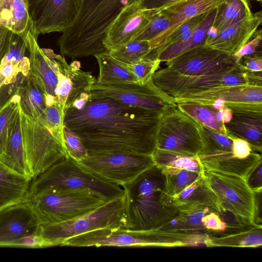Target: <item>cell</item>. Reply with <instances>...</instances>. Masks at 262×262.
Wrapping results in <instances>:
<instances>
[{"label": "cell", "mask_w": 262, "mask_h": 262, "mask_svg": "<svg viewBox=\"0 0 262 262\" xmlns=\"http://www.w3.org/2000/svg\"><path fill=\"white\" fill-rule=\"evenodd\" d=\"M170 16L164 9L157 10L143 31L135 39L150 41L168 27Z\"/></svg>", "instance_id": "7bdbcfd3"}, {"label": "cell", "mask_w": 262, "mask_h": 262, "mask_svg": "<svg viewBox=\"0 0 262 262\" xmlns=\"http://www.w3.org/2000/svg\"><path fill=\"white\" fill-rule=\"evenodd\" d=\"M203 147L200 125L177 104L161 113L156 148L197 156Z\"/></svg>", "instance_id": "30bf717a"}, {"label": "cell", "mask_w": 262, "mask_h": 262, "mask_svg": "<svg viewBox=\"0 0 262 262\" xmlns=\"http://www.w3.org/2000/svg\"><path fill=\"white\" fill-rule=\"evenodd\" d=\"M88 189L106 201L124 194L122 187L91 173L68 157L51 166L30 183L27 196L47 191Z\"/></svg>", "instance_id": "5b68a950"}, {"label": "cell", "mask_w": 262, "mask_h": 262, "mask_svg": "<svg viewBox=\"0 0 262 262\" xmlns=\"http://www.w3.org/2000/svg\"><path fill=\"white\" fill-rule=\"evenodd\" d=\"M261 21V12H257L212 37L208 36L204 45L232 56L247 43Z\"/></svg>", "instance_id": "44dd1931"}, {"label": "cell", "mask_w": 262, "mask_h": 262, "mask_svg": "<svg viewBox=\"0 0 262 262\" xmlns=\"http://www.w3.org/2000/svg\"><path fill=\"white\" fill-rule=\"evenodd\" d=\"M230 121L225 124L232 136L247 141L252 149L262 151V108H237L231 110Z\"/></svg>", "instance_id": "603a6c76"}, {"label": "cell", "mask_w": 262, "mask_h": 262, "mask_svg": "<svg viewBox=\"0 0 262 262\" xmlns=\"http://www.w3.org/2000/svg\"><path fill=\"white\" fill-rule=\"evenodd\" d=\"M261 30H256L249 40L237 52L231 56L233 61L238 63L244 56L255 53L258 48H261Z\"/></svg>", "instance_id": "bcb514c9"}, {"label": "cell", "mask_w": 262, "mask_h": 262, "mask_svg": "<svg viewBox=\"0 0 262 262\" xmlns=\"http://www.w3.org/2000/svg\"><path fill=\"white\" fill-rule=\"evenodd\" d=\"M161 113L109 98L90 99L79 109L64 111V126L80 139L88 155L124 152L151 156Z\"/></svg>", "instance_id": "6da1fadb"}, {"label": "cell", "mask_w": 262, "mask_h": 262, "mask_svg": "<svg viewBox=\"0 0 262 262\" xmlns=\"http://www.w3.org/2000/svg\"><path fill=\"white\" fill-rule=\"evenodd\" d=\"M224 0H181L164 8L170 16L168 27L149 41L151 52L160 48L170 34L185 20L217 8Z\"/></svg>", "instance_id": "cb8c5ba5"}, {"label": "cell", "mask_w": 262, "mask_h": 262, "mask_svg": "<svg viewBox=\"0 0 262 262\" xmlns=\"http://www.w3.org/2000/svg\"><path fill=\"white\" fill-rule=\"evenodd\" d=\"M254 192L255 193V212L253 223L255 225L261 226L262 190Z\"/></svg>", "instance_id": "db71d44e"}, {"label": "cell", "mask_w": 262, "mask_h": 262, "mask_svg": "<svg viewBox=\"0 0 262 262\" xmlns=\"http://www.w3.org/2000/svg\"><path fill=\"white\" fill-rule=\"evenodd\" d=\"M152 79L155 85L172 97L227 86H262L261 71H248L239 63L230 70L201 76L184 75L166 67L156 71Z\"/></svg>", "instance_id": "8992f818"}, {"label": "cell", "mask_w": 262, "mask_h": 262, "mask_svg": "<svg viewBox=\"0 0 262 262\" xmlns=\"http://www.w3.org/2000/svg\"><path fill=\"white\" fill-rule=\"evenodd\" d=\"M136 0H81L78 13L58 40L61 54L72 59L107 52V29L126 7Z\"/></svg>", "instance_id": "7a4b0ae2"}, {"label": "cell", "mask_w": 262, "mask_h": 262, "mask_svg": "<svg viewBox=\"0 0 262 262\" xmlns=\"http://www.w3.org/2000/svg\"><path fill=\"white\" fill-rule=\"evenodd\" d=\"M203 147L197 156L205 169L237 175L246 179L253 167L262 161L260 153L255 151L246 159L237 155L233 136H227L200 125Z\"/></svg>", "instance_id": "9c48e42d"}, {"label": "cell", "mask_w": 262, "mask_h": 262, "mask_svg": "<svg viewBox=\"0 0 262 262\" xmlns=\"http://www.w3.org/2000/svg\"><path fill=\"white\" fill-rule=\"evenodd\" d=\"M45 114L47 126L54 135L65 145L63 133L64 116L63 108L59 103L54 102L47 104Z\"/></svg>", "instance_id": "b9f144b4"}, {"label": "cell", "mask_w": 262, "mask_h": 262, "mask_svg": "<svg viewBox=\"0 0 262 262\" xmlns=\"http://www.w3.org/2000/svg\"><path fill=\"white\" fill-rule=\"evenodd\" d=\"M205 227L209 230L217 232H224L228 228L227 224L216 212H210L205 214L202 219Z\"/></svg>", "instance_id": "7dc6e473"}, {"label": "cell", "mask_w": 262, "mask_h": 262, "mask_svg": "<svg viewBox=\"0 0 262 262\" xmlns=\"http://www.w3.org/2000/svg\"><path fill=\"white\" fill-rule=\"evenodd\" d=\"M19 107L25 115L45 120L47 95L35 78L30 73L26 83L18 92Z\"/></svg>", "instance_id": "f1b7e54d"}, {"label": "cell", "mask_w": 262, "mask_h": 262, "mask_svg": "<svg viewBox=\"0 0 262 262\" xmlns=\"http://www.w3.org/2000/svg\"><path fill=\"white\" fill-rule=\"evenodd\" d=\"M162 201L165 205L174 207L179 211L209 207L219 214L221 212L217 198L203 176L179 193L162 199Z\"/></svg>", "instance_id": "7402d4cb"}, {"label": "cell", "mask_w": 262, "mask_h": 262, "mask_svg": "<svg viewBox=\"0 0 262 262\" xmlns=\"http://www.w3.org/2000/svg\"><path fill=\"white\" fill-rule=\"evenodd\" d=\"M209 105L215 110H220L226 107V103L221 100H215L209 104H204Z\"/></svg>", "instance_id": "9f6ffc18"}, {"label": "cell", "mask_w": 262, "mask_h": 262, "mask_svg": "<svg viewBox=\"0 0 262 262\" xmlns=\"http://www.w3.org/2000/svg\"><path fill=\"white\" fill-rule=\"evenodd\" d=\"M167 68L178 74L201 76L224 72L235 67L231 56L201 45L166 62Z\"/></svg>", "instance_id": "9a60e30c"}, {"label": "cell", "mask_w": 262, "mask_h": 262, "mask_svg": "<svg viewBox=\"0 0 262 262\" xmlns=\"http://www.w3.org/2000/svg\"><path fill=\"white\" fill-rule=\"evenodd\" d=\"M262 245V226L252 225L232 233L220 236L209 235L205 246L258 247Z\"/></svg>", "instance_id": "d6a6232c"}, {"label": "cell", "mask_w": 262, "mask_h": 262, "mask_svg": "<svg viewBox=\"0 0 262 262\" xmlns=\"http://www.w3.org/2000/svg\"><path fill=\"white\" fill-rule=\"evenodd\" d=\"M6 0H0V8L4 4Z\"/></svg>", "instance_id": "6f0895ef"}, {"label": "cell", "mask_w": 262, "mask_h": 262, "mask_svg": "<svg viewBox=\"0 0 262 262\" xmlns=\"http://www.w3.org/2000/svg\"><path fill=\"white\" fill-rule=\"evenodd\" d=\"M33 23L27 0H6L0 8V28H6L23 38Z\"/></svg>", "instance_id": "83f0119b"}, {"label": "cell", "mask_w": 262, "mask_h": 262, "mask_svg": "<svg viewBox=\"0 0 262 262\" xmlns=\"http://www.w3.org/2000/svg\"><path fill=\"white\" fill-rule=\"evenodd\" d=\"M40 223L29 204L23 202L0 210V246H19L36 235Z\"/></svg>", "instance_id": "d6986e66"}, {"label": "cell", "mask_w": 262, "mask_h": 262, "mask_svg": "<svg viewBox=\"0 0 262 262\" xmlns=\"http://www.w3.org/2000/svg\"><path fill=\"white\" fill-rule=\"evenodd\" d=\"M109 98L124 105L162 112L177 104L172 97L155 85L152 79L144 85H103L96 83L90 99Z\"/></svg>", "instance_id": "4fadbf2b"}, {"label": "cell", "mask_w": 262, "mask_h": 262, "mask_svg": "<svg viewBox=\"0 0 262 262\" xmlns=\"http://www.w3.org/2000/svg\"><path fill=\"white\" fill-rule=\"evenodd\" d=\"M78 162L91 173L121 187L155 165L151 156L124 152L89 155Z\"/></svg>", "instance_id": "8fae6325"}, {"label": "cell", "mask_w": 262, "mask_h": 262, "mask_svg": "<svg viewBox=\"0 0 262 262\" xmlns=\"http://www.w3.org/2000/svg\"><path fill=\"white\" fill-rule=\"evenodd\" d=\"M165 183L162 169L155 164L122 186L126 197L128 229H159L180 213L177 208L167 206L162 201Z\"/></svg>", "instance_id": "3957f363"}, {"label": "cell", "mask_w": 262, "mask_h": 262, "mask_svg": "<svg viewBox=\"0 0 262 262\" xmlns=\"http://www.w3.org/2000/svg\"><path fill=\"white\" fill-rule=\"evenodd\" d=\"M177 105L180 110L200 125L226 136H232L222 122V109L215 110L208 105L192 102H181Z\"/></svg>", "instance_id": "836d02e7"}, {"label": "cell", "mask_w": 262, "mask_h": 262, "mask_svg": "<svg viewBox=\"0 0 262 262\" xmlns=\"http://www.w3.org/2000/svg\"><path fill=\"white\" fill-rule=\"evenodd\" d=\"M48 1L27 0L29 14L34 23L45 8Z\"/></svg>", "instance_id": "f5cc1de1"}, {"label": "cell", "mask_w": 262, "mask_h": 262, "mask_svg": "<svg viewBox=\"0 0 262 262\" xmlns=\"http://www.w3.org/2000/svg\"><path fill=\"white\" fill-rule=\"evenodd\" d=\"M155 164L163 169H185L203 173L204 168L198 156L156 148L151 155Z\"/></svg>", "instance_id": "e575fe53"}, {"label": "cell", "mask_w": 262, "mask_h": 262, "mask_svg": "<svg viewBox=\"0 0 262 262\" xmlns=\"http://www.w3.org/2000/svg\"><path fill=\"white\" fill-rule=\"evenodd\" d=\"M216 12V8L210 11L203 21L187 40L163 48L156 53L155 58L161 62H167L195 47L204 45L212 27Z\"/></svg>", "instance_id": "f546056e"}, {"label": "cell", "mask_w": 262, "mask_h": 262, "mask_svg": "<svg viewBox=\"0 0 262 262\" xmlns=\"http://www.w3.org/2000/svg\"><path fill=\"white\" fill-rule=\"evenodd\" d=\"M159 247L152 230L106 227L81 234L64 241L61 246Z\"/></svg>", "instance_id": "2e32d148"}, {"label": "cell", "mask_w": 262, "mask_h": 262, "mask_svg": "<svg viewBox=\"0 0 262 262\" xmlns=\"http://www.w3.org/2000/svg\"><path fill=\"white\" fill-rule=\"evenodd\" d=\"M232 117V110L226 106L223 109L222 121L224 124L227 123L230 121Z\"/></svg>", "instance_id": "11a10c76"}, {"label": "cell", "mask_w": 262, "mask_h": 262, "mask_svg": "<svg viewBox=\"0 0 262 262\" xmlns=\"http://www.w3.org/2000/svg\"><path fill=\"white\" fill-rule=\"evenodd\" d=\"M40 225L64 222L86 213L106 201L88 189L47 191L27 196Z\"/></svg>", "instance_id": "52a82bcc"}, {"label": "cell", "mask_w": 262, "mask_h": 262, "mask_svg": "<svg viewBox=\"0 0 262 262\" xmlns=\"http://www.w3.org/2000/svg\"><path fill=\"white\" fill-rule=\"evenodd\" d=\"M12 33L6 28H0V65L9 50Z\"/></svg>", "instance_id": "816d5d0a"}, {"label": "cell", "mask_w": 262, "mask_h": 262, "mask_svg": "<svg viewBox=\"0 0 262 262\" xmlns=\"http://www.w3.org/2000/svg\"><path fill=\"white\" fill-rule=\"evenodd\" d=\"M107 52L119 61L133 64L144 58L148 57L151 49L149 41L134 40Z\"/></svg>", "instance_id": "74e56055"}, {"label": "cell", "mask_w": 262, "mask_h": 262, "mask_svg": "<svg viewBox=\"0 0 262 262\" xmlns=\"http://www.w3.org/2000/svg\"><path fill=\"white\" fill-rule=\"evenodd\" d=\"M94 56L99 68L96 83L103 85L139 84L127 64L115 59L108 52L97 54Z\"/></svg>", "instance_id": "4316f807"}, {"label": "cell", "mask_w": 262, "mask_h": 262, "mask_svg": "<svg viewBox=\"0 0 262 262\" xmlns=\"http://www.w3.org/2000/svg\"><path fill=\"white\" fill-rule=\"evenodd\" d=\"M156 11L140 7L136 1L124 8L106 30L103 45L107 51L135 40L145 29Z\"/></svg>", "instance_id": "ac0fdd59"}, {"label": "cell", "mask_w": 262, "mask_h": 262, "mask_svg": "<svg viewBox=\"0 0 262 262\" xmlns=\"http://www.w3.org/2000/svg\"><path fill=\"white\" fill-rule=\"evenodd\" d=\"M181 0H136L139 6L144 9L159 10Z\"/></svg>", "instance_id": "f907efd6"}, {"label": "cell", "mask_w": 262, "mask_h": 262, "mask_svg": "<svg viewBox=\"0 0 262 262\" xmlns=\"http://www.w3.org/2000/svg\"><path fill=\"white\" fill-rule=\"evenodd\" d=\"M162 170L165 177L166 183L161 199L179 193L203 176V173L185 169L165 168Z\"/></svg>", "instance_id": "8d00e7d4"}, {"label": "cell", "mask_w": 262, "mask_h": 262, "mask_svg": "<svg viewBox=\"0 0 262 262\" xmlns=\"http://www.w3.org/2000/svg\"><path fill=\"white\" fill-rule=\"evenodd\" d=\"M208 12L198 14L182 23L170 34L160 48L150 52L149 57L156 59L155 55L163 48L187 40L203 21Z\"/></svg>", "instance_id": "f35d334b"}, {"label": "cell", "mask_w": 262, "mask_h": 262, "mask_svg": "<svg viewBox=\"0 0 262 262\" xmlns=\"http://www.w3.org/2000/svg\"><path fill=\"white\" fill-rule=\"evenodd\" d=\"M30 181L0 162V210L23 202L27 195Z\"/></svg>", "instance_id": "484cf974"}, {"label": "cell", "mask_w": 262, "mask_h": 262, "mask_svg": "<svg viewBox=\"0 0 262 262\" xmlns=\"http://www.w3.org/2000/svg\"><path fill=\"white\" fill-rule=\"evenodd\" d=\"M59 82L55 91L56 101L64 111L81 108L90 99L91 89L97 82L91 72L81 70L80 62L68 64L64 57L57 56Z\"/></svg>", "instance_id": "5bb4252c"}, {"label": "cell", "mask_w": 262, "mask_h": 262, "mask_svg": "<svg viewBox=\"0 0 262 262\" xmlns=\"http://www.w3.org/2000/svg\"><path fill=\"white\" fill-rule=\"evenodd\" d=\"M238 63L248 71L255 72L261 71V50H258L252 54L243 57Z\"/></svg>", "instance_id": "c3c4849f"}, {"label": "cell", "mask_w": 262, "mask_h": 262, "mask_svg": "<svg viewBox=\"0 0 262 262\" xmlns=\"http://www.w3.org/2000/svg\"><path fill=\"white\" fill-rule=\"evenodd\" d=\"M251 1H257V2H260V3H261V1H262V0H251Z\"/></svg>", "instance_id": "680465c9"}, {"label": "cell", "mask_w": 262, "mask_h": 262, "mask_svg": "<svg viewBox=\"0 0 262 262\" xmlns=\"http://www.w3.org/2000/svg\"><path fill=\"white\" fill-rule=\"evenodd\" d=\"M19 112L26 160L33 180L69 156L66 145L54 135L45 121L26 115L20 109Z\"/></svg>", "instance_id": "ba28073f"}, {"label": "cell", "mask_w": 262, "mask_h": 262, "mask_svg": "<svg viewBox=\"0 0 262 262\" xmlns=\"http://www.w3.org/2000/svg\"><path fill=\"white\" fill-rule=\"evenodd\" d=\"M81 0H49L34 22L37 33L63 32L75 19Z\"/></svg>", "instance_id": "ffe728a7"}, {"label": "cell", "mask_w": 262, "mask_h": 262, "mask_svg": "<svg viewBox=\"0 0 262 262\" xmlns=\"http://www.w3.org/2000/svg\"><path fill=\"white\" fill-rule=\"evenodd\" d=\"M262 161L257 163L250 172L245 180L253 191L262 190Z\"/></svg>", "instance_id": "681fc988"}, {"label": "cell", "mask_w": 262, "mask_h": 262, "mask_svg": "<svg viewBox=\"0 0 262 262\" xmlns=\"http://www.w3.org/2000/svg\"><path fill=\"white\" fill-rule=\"evenodd\" d=\"M172 99L176 104L181 102L209 104L215 100H221L225 101L226 106L231 110L261 108L262 86L249 84L223 86L172 97Z\"/></svg>", "instance_id": "e0dca14e"}, {"label": "cell", "mask_w": 262, "mask_h": 262, "mask_svg": "<svg viewBox=\"0 0 262 262\" xmlns=\"http://www.w3.org/2000/svg\"><path fill=\"white\" fill-rule=\"evenodd\" d=\"M30 63L25 66L17 74L0 86V111L15 95L27 82L30 74Z\"/></svg>", "instance_id": "ab89813d"}, {"label": "cell", "mask_w": 262, "mask_h": 262, "mask_svg": "<svg viewBox=\"0 0 262 262\" xmlns=\"http://www.w3.org/2000/svg\"><path fill=\"white\" fill-rule=\"evenodd\" d=\"M106 227L128 228L124 191L123 195L76 217L40 225L36 235L40 247L61 246L68 239Z\"/></svg>", "instance_id": "277c9868"}, {"label": "cell", "mask_w": 262, "mask_h": 262, "mask_svg": "<svg viewBox=\"0 0 262 262\" xmlns=\"http://www.w3.org/2000/svg\"><path fill=\"white\" fill-rule=\"evenodd\" d=\"M64 139L68 156L79 162L88 156V151L80 139L64 126Z\"/></svg>", "instance_id": "f6af8a7d"}, {"label": "cell", "mask_w": 262, "mask_h": 262, "mask_svg": "<svg viewBox=\"0 0 262 262\" xmlns=\"http://www.w3.org/2000/svg\"><path fill=\"white\" fill-rule=\"evenodd\" d=\"M252 15L248 0H224L216 8L211 29L215 35Z\"/></svg>", "instance_id": "4dcf8cb0"}, {"label": "cell", "mask_w": 262, "mask_h": 262, "mask_svg": "<svg viewBox=\"0 0 262 262\" xmlns=\"http://www.w3.org/2000/svg\"><path fill=\"white\" fill-rule=\"evenodd\" d=\"M0 162L12 170L32 180L23 142L19 108L10 126L5 150L0 158Z\"/></svg>", "instance_id": "d4e9b609"}, {"label": "cell", "mask_w": 262, "mask_h": 262, "mask_svg": "<svg viewBox=\"0 0 262 262\" xmlns=\"http://www.w3.org/2000/svg\"><path fill=\"white\" fill-rule=\"evenodd\" d=\"M28 51L24 38L13 33L9 50L0 65V86L30 63L26 56Z\"/></svg>", "instance_id": "1f68e13d"}, {"label": "cell", "mask_w": 262, "mask_h": 262, "mask_svg": "<svg viewBox=\"0 0 262 262\" xmlns=\"http://www.w3.org/2000/svg\"><path fill=\"white\" fill-rule=\"evenodd\" d=\"M203 176L215 194L221 212H228L255 225V193L248 186L245 179L205 169Z\"/></svg>", "instance_id": "7c38bea8"}, {"label": "cell", "mask_w": 262, "mask_h": 262, "mask_svg": "<svg viewBox=\"0 0 262 262\" xmlns=\"http://www.w3.org/2000/svg\"><path fill=\"white\" fill-rule=\"evenodd\" d=\"M19 110V97L14 96L0 111V158L4 154L10 126Z\"/></svg>", "instance_id": "60d3db41"}, {"label": "cell", "mask_w": 262, "mask_h": 262, "mask_svg": "<svg viewBox=\"0 0 262 262\" xmlns=\"http://www.w3.org/2000/svg\"><path fill=\"white\" fill-rule=\"evenodd\" d=\"M161 61L158 59L144 58L127 67L134 75L140 85H144L152 79L154 74L159 69Z\"/></svg>", "instance_id": "ee69618b"}, {"label": "cell", "mask_w": 262, "mask_h": 262, "mask_svg": "<svg viewBox=\"0 0 262 262\" xmlns=\"http://www.w3.org/2000/svg\"><path fill=\"white\" fill-rule=\"evenodd\" d=\"M210 212L213 211L209 207L192 211H180V213L176 217L159 229L209 233L210 230L207 229L203 225L202 219L205 214Z\"/></svg>", "instance_id": "d590c367"}]
</instances>
